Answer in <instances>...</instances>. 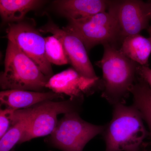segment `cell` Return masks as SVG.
Returning <instances> with one entry per match:
<instances>
[{"label": "cell", "mask_w": 151, "mask_h": 151, "mask_svg": "<svg viewBox=\"0 0 151 151\" xmlns=\"http://www.w3.org/2000/svg\"><path fill=\"white\" fill-rule=\"evenodd\" d=\"M103 57L97 62L102 70L101 96L114 105L125 103L137 81V63L125 56L116 44H104Z\"/></svg>", "instance_id": "obj_1"}, {"label": "cell", "mask_w": 151, "mask_h": 151, "mask_svg": "<svg viewBox=\"0 0 151 151\" xmlns=\"http://www.w3.org/2000/svg\"><path fill=\"white\" fill-rule=\"evenodd\" d=\"M113 106L112 119L101 134L105 151H141L149 132L139 111L133 104Z\"/></svg>", "instance_id": "obj_2"}, {"label": "cell", "mask_w": 151, "mask_h": 151, "mask_svg": "<svg viewBox=\"0 0 151 151\" xmlns=\"http://www.w3.org/2000/svg\"><path fill=\"white\" fill-rule=\"evenodd\" d=\"M49 78L34 61L8 40L6 50L4 68L0 75V86L3 90H23L41 92Z\"/></svg>", "instance_id": "obj_3"}, {"label": "cell", "mask_w": 151, "mask_h": 151, "mask_svg": "<svg viewBox=\"0 0 151 151\" xmlns=\"http://www.w3.org/2000/svg\"><path fill=\"white\" fill-rule=\"evenodd\" d=\"M105 125H97L86 122L78 111L64 115L50 134V145L62 151H83L87 143L102 134Z\"/></svg>", "instance_id": "obj_4"}, {"label": "cell", "mask_w": 151, "mask_h": 151, "mask_svg": "<svg viewBox=\"0 0 151 151\" xmlns=\"http://www.w3.org/2000/svg\"><path fill=\"white\" fill-rule=\"evenodd\" d=\"M81 39L89 51L98 45L119 42L117 24L108 11L77 20H70L65 27Z\"/></svg>", "instance_id": "obj_5"}, {"label": "cell", "mask_w": 151, "mask_h": 151, "mask_svg": "<svg viewBox=\"0 0 151 151\" xmlns=\"http://www.w3.org/2000/svg\"><path fill=\"white\" fill-rule=\"evenodd\" d=\"M107 11L115 19L121 43L125 38L140 34L143 30L147 29L150 26L151 1H108Z\"/></svg>", "instance_id": "obj_6"}, {"label": "cell", "mask_w": 151, "mask_h": 151, "mask_svg": "<svg viewBox=\"0 0 151 151\" xmlns=\"http://www.w3.org/2000/svg\"><path fill=\"white\" fill-rule=\"evenodd\" d=\"M6 32L8 40L34 61L45 76L49 78L52 76L51 63L45 55V38L35 25L23 21L9 23Z\"/></svg>", "instance_id": "obj_7"}, {"label": "cell", "mask_w": 151, "mask_h": 151, "mask_svg": "<svg viewBox=\"0 0 151 151\" xmlns=\"http://www.w3.org/2000/svg\"><path fill=\"white\" fill-rule=\"evenodd\" d=\"M80 101L49 100L31 107V120L19 144L51 134L58 123L57 117L61 114L78 111Z\"/></svg>", "instance_id": "obj_8"}, {"label": "cell", "mask_w": 151, "mask_h": 151, "mask_svg": "<svg viewBox=\"0 0 151 151\" xmlns=\"http://www.w3.org/2000/svg\"><path fill=\"white\" fill-rule=\"evenodd\" d=\"M40 31L52 34L61 42L69 63L77 72L87 78L98 77L88 57L84 44L74 33L66 27L60 28L50 22L40 29Z\"/></svg>", "instance_id": "obj_9"}, {"label": "cell", "mask_w": 151, "mask_h": 151, "mask_svg": "<svg viewBox=\"0 0 151 151\" xmlns=\"http://www.w3.org/2000/svg\"><path fill=\"white\" fill-rule=\"evenodd\" d=\"M99 77L89 78L83 76L73 68L52 76L49 78L45 88L70 97L71 100H82L84 94L89 93L96 85L100 86Z\"/></svg>", "instance_id": "obj_10"}, {"label": "cell", "mask_w": 151, "mask_h": 151, "mask_svg": "<svg viewBox=\"0 0 151 151\" xmlns=\"http://www.w3.org/2000/svg\"><path fill=\"white\" fill-rule=\"evenodd\" d=\"M63 95L51 92H44L23 90H3L0 92L1 104L14 110L31 108L49 100L63 98Z\"/></svg>", "instance_id": "obj_11"}, {"label": "cell", "mask_w": 151, "mask_h": 151, "mask_svg": "<svg viewBox=\"0 0 151 151\" xmlns=\"http://www.w3.org/2000/svg\"><path fill=\"white\" fill-rule=\"evenodd\" d=\"M55 2L60 13L69 20L92 16L107 11L108 7V1L105 0H62Z\"/></svg>", "instance_id": "obj_12"}, {"label": "cell", "mask_w": 151, "mask_h": 151, "mask_svg": "<svg viewBox=\"0 0 151 151\" xmlns=\"http://www.w3.org/2000/svg\"><path fill=\"white\" fill-rule=\"evenodd\" d=\"M31 120L30 108L16 110L12 117V125L0 139V151H11L26 132Z\"/></svg>", "instance_id": "obj_13"}, {"label": "cell", "mask_w": 151, "mask_h": 151, "mask_svg": "<svg viewBox=\"0 0 151 151\" xmlns=\"http://www.w3.org/2000/svg\"><path fill=\"white\" fill-rule=\"evenodd\" d=\"M120 51L128 58L139 65L148 66L151 54V37L140 34L125 38L121 42Z\"/></svg>", "instance_id": "obj_14"}, {"label": "cell", "mask_w": 151, "mask_h": 151, "mask_svg": "<svg viewBox=\"0 0 151 151\" xmlns=\"http://www.w3.org/2000/svg\"><path fill=\"white\" fill-rule=\"evenodd\" d=\"M42 2L37 0H1V16L4 21L9 23L21 21L28 12Z\"/></svg>", "instance_id": "obj_15"}, {"label": "cell", "mask_w": 151, "mask_h": 151, "mask_svg": "<svg viewBox=\"0 0 151 151\" xmlns=\"http://www.w3.org/2000/svg\"><path fill=\"white\" fill-rule=\"evenodd\" d=\"M133 104L140 113L149 129L151 139V90L145 81L138 77L132 90ZM151 151V150L150 151Z\"/></svg>", "instance_id": "obj_16"}, {"label": "cell", "mask_w": 151, "mask_h": 151, "mask_svg": "<svg viewBox=\"0 0 151 151\" xmlns=\"http://www.w3.org/2000/svg\"><path fill=\"white\" fill-rule=\"evenodd\" d=\"M45 38V55L49 62L58 65L69 63L61 42L53 35Z\"/></svg>", "instance_id": "obj_17"}, {"label": "cell", "mask_w": 151, "mask_h": 151, "mask_svg": "<svg viewBox=\"0 0 151 151\" xmlns=\"http://www.w3.org/2000/svg\"><path fill=\"white\" fill-rule=\"evenodd\" d=\"M14 109L6 108L0 110V138L7 132L12 125V117Z\"/></svg>", "instance_id": "obj_18"}, {"label": "cell", "mask_w": 151, "mask_h": 151, "mask_svg": "<svg viewBox=\"0 0 151 151\" xmlns=\"http://www.w3.org/2000/svg\"><path fill=\"white\" fill-rule=\"evenodd\" d=\"M137 74L139 78L145 82L151 90V69L148 66L139 65L137 67Z\"/></svg>", "instance_id": "obj_19"}, {"label": "cell", "mask_w": 151, "mask_h": 151, "mask_svg": "<svg viewBox=\"0 0 151 151\" xmlns=\"http://www.w3.org/2000/svg\"><path fill=\"white\" fill-rule=\"evenodd\" d=\"M147 30L148 32L149 33V35H150V37H151V26H150L147 29Z\"/></svg>", "instance_id": "obj_20"}, {"label": "cell", "mask_w": 151, "mask_h": 151, "mask_svg": "<svg viewBox=\"0 0 151 151\" xmlns=\"http://www.w3.org/2000/svg\"><path fill=\"white\" fill-rule=\"evenodd\" d=\"M11 151H15L14 150H11Z\"/></svg>", "instance_id": "obj_21"}, {"label": "cell", "mask_w": 151, "mask_h": 151, "mask_svg": "<svg viewBox=\"0 0 151 151\" xmlns=\"http://www.w3.org/2000/svg\"></svg>", "instance_id": "obj_22"}]
</instances>
